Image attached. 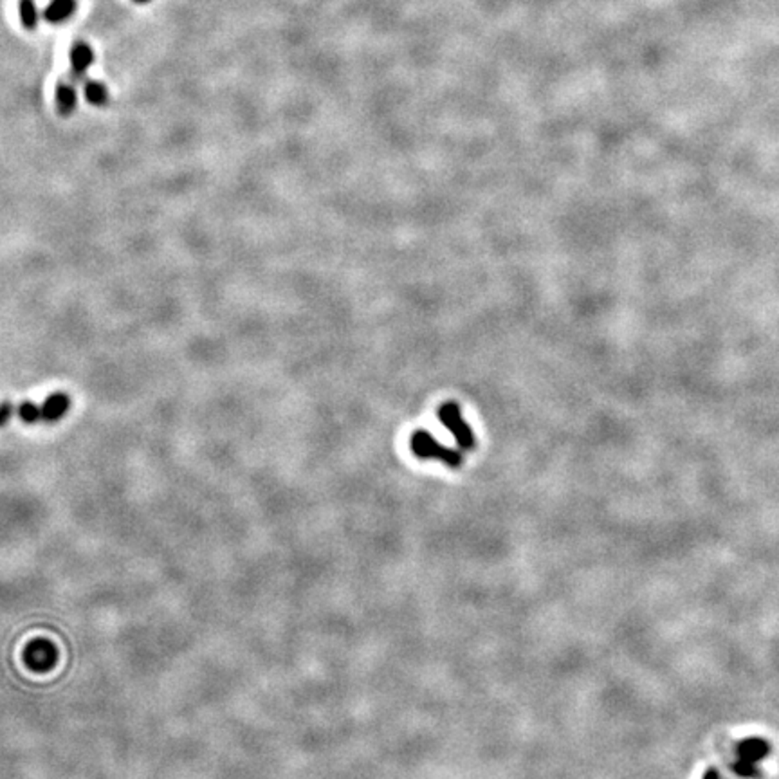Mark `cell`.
I'll return each instance as SVG.
<instances>
[{
	"mask_svg": "<svg viewBox=\"0 0 779 779\" xmlns=\"http://www.w3.org/2000/svg\"><path fill=\"white\" fill-rule=\"evenodd\" d=\"M412 451L413 455L424 460H440L442 463H446L447 468L459 469L462 468L463 459L462 453L453 447H446L444 444H440L430 431L417 430L412 435Z\"/></svg>",
	"mask_w": 779,
	"mask_h": 779,
	"instance_id": "6da1fadb",
	"label": "cell"
},
{
	"mask_svg": "<svg viewBox=\"0 0 779 779\" xmlns=\"http://www.w3.org/2000/svg\"><path fill=\"white\" fill-rule=\"evenodd\" d=\"M438 419H440V422H442L447 430L451 431V435L455 437L460 449H466V451L475 449L476 438L475 435H473L468 422L463 421L462 412H460L456 402H453V400H451V402H444V405L438 408Z\"/></svg>",
	"mask_w": 779,
	"mask_h": 779,
	"instance_id": "7a4b0ae2",
	"label": "cell"
},
{
	"mask_svg": "<svg viewBox=\"0 0 779 779\" xmlns=\"http://www.w3.org/2000/svg\"><path fill=\"white\" fill-rule=\"evenodd\" d=\"M736 752L740 761L750 763V765H758V761H761L763 758L768 756V752H771V745H768V741H765L763 738H747V740L738 743Z\"/></svg>",
	"mask_w": 779,
	"mask_h": 779,
	"instance_id": "3957f363",
	"label": "cell"
},
{
	"mask_svg": "<svg viewBox=\"0 0 779 779\" xmlns=\"http://www.w3.org/2000/svg\"><path fill=\"white\" fill-rule=\"evenodd\" d=\"M69 56H71V69H72L71 78L74 81H78V80L85 81V78H83L85 72L89 71L90 65L94 64L93 49H90L87 43L78 42V43H74V46H72L71 55H69ZM74 81H72V83H74Z\"/></svg>",
	"mask_w": 779,
	"mask_h": 779,
	"instance_id": "277c9868",
	"label": "cell"
},
{
	"mask_svg": "<svg viewBox=\"0 0 779 779\" xmlns=\"http://www.w3.org/2000/svg\"><path fill=\"white\" fill-rule=\"evenodd\" d=\"M71 408V399L67 393H53L46 399L42 406V421L56 422L64 417Z\"/></svg>",
	"mask_w": 779,
	"mask_h": 779,
	"instance_id": "5b68a950",
	"label": "cell"
},
{
	"mask_svg": "<svg viewBox=\"0 0 779 779\" xmlns=\"http://www.w3.org/2000/svg\"><path fill=\"white\" fill-rule=\"evenodd\" d=\"M78 103V93L74 83H67V81H60L56 85V107H58L60 114L69 116L74 112Z\"/></svg>",
	"mask_w": 779,
	"mask_h": 779,
	"instance_id": "8992f818",
	"label": "cell"
},
{
	"mask_svg": "<svg viewBox=\"0 0 779 779\" xmlns=\"http://www.w3.org/2000/svg\"><path fill=\"white\" fill-rule=\"evenodd\" d=\"M76 11V0H51V4L43 9V18L51 24H60L71 18Z\"/></svg>",
	"mask_w": 779,
	"mask_h": 779,
	"instance_id": "52a82bcc",
	"label": "cell"
},
{
	"mask_svg": "<svg viewBox=\"0 0 779 779\" xmlns=\"http://www.w3.org/2000/svg\"><path fill=\"white\" fill-rule=\"evenodd\" d=\"M83 96L94 107H105L107 102H109V93H107L105 85L94 80L83 81Z\"/></svg>",
	"mask_w": 779,
	"mask_h": 779,
	"instance_id": "ba28073f",
	"label": "cell"
},
{
	"mask_svg": "<svg viewBox=\"0 0 779 779\" xmlns=\"http://www.w3.org/2000/svg\"><path fill=\"white\" fill-rule=\"evenodd\" d=\"M39 8L34 0H20V20L26 29H34L39 24Z\"/></svg>",
	"mask_w": 779,
	"mask_h": 779,
	"instance_id": "9c48e42d",
	"label": "cell"
},
{
	"mask_svg": "<svg viewBox=\"0 0 779 779\" xmlns=\"http://www.w3.org/2000/svg\"><path fill=\"white\" fill-rule=\"evenodd\" d=\"M18 415L26 424H34V422L42 421V408H39L31 400H24L18 406Z\"/></svg>",
	"mask_w": 779,
	"mask_h": 779,
	"instance_id": "30bf717a",
	"label": "cell"
},
{
	"mask_svg": "<svg viewBox=\"0 0 779 779\" xmlns=\"http://www.w3.org/2000/svg\"><path fill=\"white\" fill-rule=\"evenodd\" d=\"M733 771L736 772L740 778H747V779H754L759 775L758 765H750V763L740 761V759H736V761L733 763Z\"/></svg>",
	"mask_w": 779,
	"mask_h": 779,
	"instance_id": "8fae6325",
	"label": "cell"
},
{
	"mask_svg": "<svg viewBox=\"0 0 779 779\" xmlns=\"http://www.w3.org/2000/svg\"><path fill=\"white\" fill-rule=\"evenodd\" d=\"M11 412H13V405H11L9 400H6L4 405H2V415H0L2 424H8V421L11 419Z\"/></svg>",
	"mask_w": 779,
	"mask_h": 779,
	"instance_id": "7c38bea8",
	"label": "cell"
},
{
	"mask_svg": "<svg viewBox=\"0 0 779 779\" xmlns=\"http://www.w3.org/2000/svg\"><path fill=\"white\" fill-rule=\"evenodd\" d=\"M703 779H720V774L714 771V768H711V771L705 772V775H703Z\"/></svg>",
	"mask_w": 779,
	"mask_h": 779,
	"instance_id": "4fadbf2b",
	"label": "cell"
},
{
	"mask_svg": "<svg viewBox=\"0 0 779 779\" xmlns=\"http://www.w3.org/2000/svg\"><path fill=\"white\" fill-rule=\"evenodd\" d=\"M134 2H137V4H148L150 0H134Z\"/></svg>",
	"mask_w": 779,
	"mask_h": 779,
	"instance_id": "5bb4252c",
	"label": "cell"
}]
</instances>
